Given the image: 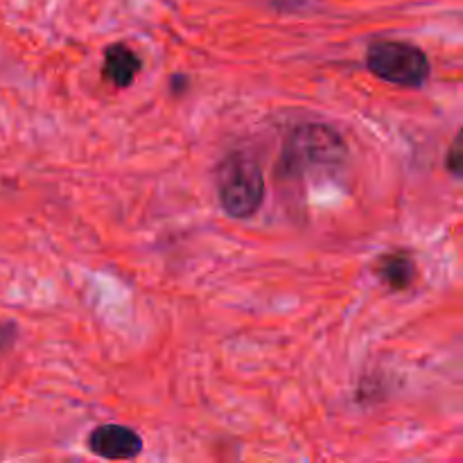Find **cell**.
<instances>
[{
    "instance_id": "277c9868",
    "label": "cell",
    "mask_w": 463,
    "mask_h": 463,
    "mask_svg": "<svg viewBox=\"0 0 463 463\" xmlns=\"http://www.w3.org/2000/svg\"><path fill=\"white\" fill-rule=\"evenodd\" d=\"M89 450L109 461H131L143 452V439L127 425H99L90 432Z\"/></svg>"
},
{
    "instance_id": "5b68a950",
    "label": "cell",
    "mask_w": 463,
    "mask_h": 463,
    "mask_svg": "<svg viewBox=\"0 0 463 463\" xmlns=\"http://www.w3.org/2000/svg\"><path fill=\"white\" fill-rule=\"evenodd\" d=\"M140 71V57L125 43H111L104 50V80L118 89H127Z\"/></svg>"
},
{
    "instance_id": "8992f818",
    "label": "cell",
    "mask_w": 463,
    "mask_h": 463,
    "mask_svg": "<svg viewBox=\"0 0 463 463\" xmlns=\"http://www.w3.org/2000/svg\"><path fill=\"white\" fill-rule=\"evenodd\" d=\"M375 269L392 289H407L416 279V262L407 251L387 253L380 258Z\"/></svg>"
},
{
    "instance_id": "ba28073f",
    "label": "cell",
    "mask_w": 463,
    "mask_h": 463,
    "mask_svg": "<svg viewBox=\"0 0 463 463\" xmlns=\"http://www.w3.org/2000/svg\"><path fill=\"white\" fill-rule=\"evenodd\" d=\"M14 342H16V324L0 321V353L7 351Z\"/></svg>"
},
{
    "instance_id": "6da1fadb",
    "label": "cell",
    "mask_w": 463,
    "mask_h": 463,
    "mask_svg": "<svg viewBox=\"0 0 463 463\" xmlns=\"http://www.w3.org/2000/svg\"><path fill=\"white\" fill-rule=\"evenodd\" d=\"M217 194L222 208L235 220L256 215L265 199L260 165L242 152L229 154L217 167Z\"/></svg>"
},
{
    "instance_id": "52a82bcc",
    "label": "cell",
    "mask_w": 463,
    "mask_h": 463,
    "mask_svg": "<svg viewBox=\"0 0 463 463\" xmlns=\"http://www.w3.org/2000/svg\"><path fill=\"white\" fill-rule=\"evenodd\" d=\"M446 165H448V170H450L455 176L461 175V138H459V136H457L455 143H452Z\"/></svg>"
},
{
    "instance_id": "3957f363",
    "label": "cell",
    "mask_w": 463,
    "mask_h": 463,
    "mask_svg": "<svg viewBox=\"0 0 463 463\" xmlns=\"http://www.w3.org/2000/svg\"><path fill=\"white\" fill-rule=\"evenodd\" d=\"M366 66L389 84L419 89L430 77L428 54L405 41H375L366 50Z\"/></svg>"
},
{
    "instance_id": "7a4b0ae2",
    "label": "cell",
    "mask_w": 463,
    "mask_h": 463,
    "mask_svg": "<svg viewBox=\"0 0 463 463\" xmlns=\"http://www.w3.org/2000/svg\"><path fill=\"white\" fill-rule=\"evenodd\" d=\"M346 156V145L339 138L337 131H333L326 125H301L283 149V172L289 176L303 175L306 170L315 167L339 165Z\"/></svg>"
}]
</instances>
